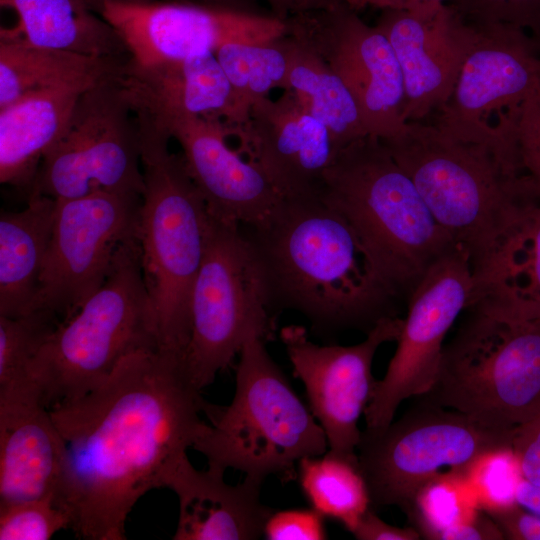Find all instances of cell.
<instances>
[{
    "label": "cell",
    "instance_id": "40",
    "mask_svg": "<svg viewBox=\"0 0 540 540\" xmlns=\"http://www.w3.org/2000/svg\"><path fill=\"white\" fill-rule=\"evenodd\" d=\"M487 514L497 524L504 539L540 540V516L518 503Z\"/></svg>",
    "mask_w": 540,
    "mask_h": 540
},
{
    "label": "cell",
    "instance_id": "37",
    "mask_svg": "<svg viewBox=\"0 0 540 540\" xmlns=\"http://www.w3.org/2000/svg\"><path fill=\"white\" fill-rule=\"evenodd\" d=\"M514 143L520 163L540 195V82L518 112Z\"/></svg>",
    "mask_w": 540,
    "mask_h": 540
},
{
    "label": "cell",
    "instance_id": "28",
    "mask_svg": "<svg viewBox=\"0 0 540 540\" xmlns=\"http://www.w3.org/2000/svg\"><path fill=\"white\" fill-rule=\"evenodd\" d=\"M289 38L290 70L284 91L294 92L306 110L328 129L337 152L369 135L359 105L343 80L316 53Z\"/></svg>",
    "mask_w": 540,
    "mask_h": 540
},
{
    "label": "cell",
    "instance_id": "6",
    "mask_svg": "<svg viewBox=\"0 0 540 540\" xmlns=\"http://www.w3.org/2000/svg\"><path fill=\"white\" fill-rule=\"evenodd\" d=\"M144 190L137 224L140 262L159 348L185 354L191 296L207 245L211 214L169 135L141 116Z\"/></svg>",
    "mask_w": 540,
    "mask_h": 540
},
{
    "label": "cell",
    "instance_id": "3",
    "mask_svg": "<svg viewBox=\"0 0 540 540\" xmlns=\"http://www.w3.org/2000/svg\"><path fill=\"white\" fill-rule=\"evenodd\" d=\"M267 281L272 312L292 310L323 338L366 334L398 317L355 232L320 195L285 199L264 225L243 228Z\"/></svg>",
    "mask_w": 540,
    "mask_h": 540
},
{
    "label": "cell",
    "instance_id": "24",
    "mask_svg": "<svg viewBox=\"0 0 540 540\" xmlns=\"http://www.w3.org/2000/svg\"><path fill=\"white\" fill-rule=\"evenodd\" d=\"M16 15L13 27L0 30V40L75 53L115 58L126 51L95 0H0Z\"/></svg>",
    "mask_w": 540,
    "mask_h": 540
},
{
    "label": "cell",
    "instance_id": "23",
    "mask_svg": "<svg viewBox=\"0 0 540 540\" xmlns=\"http://www.w3.org/2000/svg\"><path fill=\"white\" fill-rule=\"evenodd\" d=\"M120 83L135 114H186L222 121L233 112V90L214 52L149 67L125 63Z\"/></svg>",
    "mask_w": 540,
    "mask_h": 540
},
{
    "label": "cell",
    "instance_id": "41",
    "mask_svg": "<svg viewBox=\"0 0 540 540\" xmlns=\"http://www.w3.org/2000/svg\"><path fill=\"white\" fill-rule=\"evenodd\" d=\"M358 540H419L421 535L411 527H397L384 522L371 507L351 531Z\"/></svg>",
    "mask_w": 540,
    "mask_h": 540
},
{
    "label": "cell",
    "instance_id": "12",
    "mask_svg": "<svg viewBox=\"0 0 540 540\" xmlns=\"http://www.w3.org/2000/svg\"><path fill=\"white\" fill-rule=\"evenodd\" d=\"M472 25V44L434 124L460 139L516 151L518 112L540 82V42L513 26Z\"/></svg>",
    "mask_w": 540,
    "mask_h": 540
},
{
    "label": "cell",
    "instance_id": "15",
    "mask_svg": "<svg viewBox=\"0 0 540 540\" xmlns=\"http://www.w3.org/2000/svg\"><path fill=\"white\" fill-rule=\"evenodd\" d=\"M472 292L468 256L456 245L427 271L407 301L408 312L396 351L384 377L377 380L363 414L366 428H385L404 400L430 390L439 370L445 336L470 305Z\"/></svg>",
    "mask_w": 540,
    "mask_h": 540
},
{
    "label": "cell",
    "instance_id": "9",
    "mask_svg": "<svg viewBox=\"0 0 540 540\" xmlns=\"http://www.w3.org/2000/svg\"><path fill=\"white\" fill-rule=\"evenodd\" d=\"M187 371L202 390L231 365L251 335L275 336L266 277L243 227L211 215L207 245L191 296Z\"/></svg>",
    "mask_w": 540,
    "mask_h": 540
},
{
    "label": "cell",
    "instance_id": "25",
    "mask_svg": "<svg viewBox=\"0 0 540 540\" xmlns=\"http://www.w3.org/2000/svg\"><path fill=\"white\" fill-rule=\"evenodd\" d=\"M82 93L37 92L0 109L1 184L30 192L44 155L62 135Z\"/></svg>",
    "mask_w": 540,
    "mask_h": 540
},
{
    "label": "cell",
    "instance_id": "33",
    "mask_svg": "<svg viewBox=\"0 0 540 540\" xmlns=\"http://www.w3.org/2000/svg\"><path fill=\"white\" fill-rule=\"evenodd\" d=\"M464 476L484 512L517 504L516 491L522 476L511 447L483 454L466 469Z\"/></svg>",
    "mask_w": 540,
    "mask_h": 540
},
{
    "label": "cell",
    "instance_id": "17",
    "mask_svg": "<svg viewBox=\"0 0 540 540\" xmlns=\"http://www.w3.org/2000/svg\"><path fill=\"white\" fill-rule=\"evenodd\" d=\"M404 319L381 320L355 345H319L300 325L284 326L280 339L306 390L308 404L327 437L329 451L357 457L361 436L358 421L368 406L377 380L372 363L378 348L397 341Z\"/></svg>",
    "mask_w": 540,
    "mask_h": 540
},
{
    "label": "cell",
    "instance_id": "32",
    "mask_svg": "<svg viewBox=\"0 0 540 540\" xmlns=\"http://www.w3.org/2000/svg\"><path fill=\"white\" fill-rule=\"evenodd\" d=\"M421 538L444 533L473 520L481 509L464 474L446 472L425 483L403 510Z\"/></svg>",
    "mask_w": 540,
    "mask_h": 540
},
{
    "label": "cell",
    "instance_id": "2",
    "mask_svg": "<svg viewBox=\"0 0 540 540\" xmlns=\"http://www.w3.org/2000/svg\"><path fill=\"white\" fill-rule=\"evenodd\" d=\"M438 224L468 256L472 300L505 284L514 244L540 209L516 152L406 122L382 140Z\"/></svg>",
    "mask_w": 540,
    "mask_h": 540
},
{
    "label": "cell",
    "instance_id": "10",
    "mask_svg": "<svg viewBox=\"0 0 540 540\" xmlns=\"http://www.w3.org/2000/svg\"><path fill=\"white\" fill-rule=\"evenodd\" d=\"M512 431L420 400L385 428H365L356 452L371 507L404 510L417 491L439 474H464L483 454L511 447Z\"/></svg>",
    "mask_w": 540,
    "mask_h": 540
},
{
    "label": "cell",
    "instance_id": "43",
    "mask_svg": "<svg viewBox=\"0 0 540 540\" xmlns=\"http://www.w3.org/2000/svg\"><path fill=\"white\" fill-rule=\"evenodd\" d=\"M269 7V12L280 19L298 15L301 13L326 9L338 4L344 3L345 0H263Z\"/></svg>",
    "mask_w": 540,
    "mask_h": 540
},
{
    "label": "cell",
    "instance_id": "29",
    "mask_svg": "<svg viewBox=\"0 0 540 540\" xmlns=\"http://www.w3.org/2000/svg\"><path fill=\"white\" fill-rule=\"evenodd\" d=\"M215 55L233 90V112L228 126L231 131L243 126L252 106L268 97L276 88L286 89L290 70L291 41L278 39L256 42H232L221 45Z\"/></svg>",
    "mask_w": 540,
    "mask_h": 540
},
{
    "label": "cell",
    "instance_id": "26",
    "mask_svg": "<svg viewBox=\"0 0 540 540\" xmlns=\"http://www.w3.org/2000/svg\"><path fill=\"white\" fill-rule=\"evenodd\" d=\"M56 200L28 195L24 209L0 215V316L30 313L46 258Z\"/></svg>",
    "mask_w": 540,
    "mask_h": 540
},
{
    "label": "cell",
    "instance_id": "31",
    "mask_svg": "<svg viewBox=\"0 0 540 540\" xmlns=\"http://www.w3.org/2000/svg\"><path fill=\"white\" fill-rule=\"evenodd\" d=\"M60 321L43 312L0 316V401L38 397L31 376L33 360Z\"/></svg>",
    "mask_w": 540,
    "mask_h": 540
},
{
    "label": "cell",
    "instance_id": "38",
    "mask_svg": "<svg viewBox=\"0 0 540 540\" xmlns=\"http://www.w3.org/2000/svg\"><path fill=\"white\" fill-rule=\"evenodd\" d=\"M325 519L312 507L273 510L263 536L268 540H324L328 538Z\"/></svg>",
    "mask_w": 540,
    "mask_h": 540
},
{
    "label": "cell",
    "instance_id": "4",
    "mask_svg": "<svg viewBox=\"0 0 540 540\" xmlns=\"http://www.w3.org/2000/svg\"><path fill=\"white\" fill-rule=\"evenodd\" d=\"M465 310L433 386L418 398L513 429L540 412V301L499 287Z\"/></svg>",
    "mask_w": 540,
    "mask_h": 540
},
{
    "label": "cell",
    "instance_id": "21",
    "mask_svg": "<svg viewBox=\"0 0 540 540\" xmlns=\"http://www.w3.org/2000/svg\"><path fill=\"white\" fill-rule=\"evenodd\" d=\"M224 473L208 466L197 470L185 456L168 479L179 501L174 540H255L273 509L261 501L263 482L245 477L238 485L224 480Z\"/></svg>",
    "mask_w": 540,
    "mask_h": 540
},
{
    "label": "cell",
    "instance_id": "13",
    "mask_svg": "<svg viewBox=\"0 0 540 540\" xmlns=\"http://www.w3.org/2000/svg\"><path fill=\"white\" fill-rule=\"evenodd\" d=\"M130 55L149 67L214 52L225 43H256L287 33L286 20L249 5L194 1L95 0Z\"/></svg>",
    "mask_w": 540,
    "mask_h": 540
},
{
    "label": "cell",
    "instance_id": "47",
    "mask_svg": "<svg viewBox=\"0 0 540 540\" xmlns=\"http://www.w3.org/2000/svg\"><path fill=\"white\" fill-rule=\"evenodd\" d=\"M123 1H152V0H123Z\"/></svg>",
    "mask_w": 540,
    "mask_h": 540
},
{
    "label": "cell",
    "instance_id": "16",
    "mask_svg": "<svg viewBox=\"0 0 540 540\" xmlns=\"http://www.w3.org/2000/svg\"><path fill=\"white\" fill-rule=\"evenodd\" d=\"M287 35L321 57L356 99L369 135L393 137L405 125L402 73L386 36L346 2L286 19Z\"/></svg>",
    "mask_w": 540,
    "mask_h": 540
},
{
    "label": "cell",
    "instance_id": "35",
    "mask_svg": "<svg viewBox=\"0 0 540 540\" xmlns=\"http://www.w3.org/2000/svg\"><path fill=\"white\" fill-rule=\"evenodd\" d=\"M474 25L504 24L520 28L540 42V0H447Z\"/></svg>",
    "mask_w": 540,
    "mask_h": 540
},
{
    "label": "cell",
    "instance_id": "18",
    "mask_svg": "<svg viewBox=\"0 0 540 540\" xmlns=\"http://www.w3.org/2000/svg\"><path fill=\"white\" fill-rule=\"evenodd\" d=\"M144 117L174 138L185 167L215 218L244 228L268 222L285 198L261 169L229 146L222 121L186 114Z\"/></svg>",
    "mask_w": 540,
    "mask_h": 540
},
{
    "label": "cell",
    "instance_id": "14",
    "mask_svg": "<svg viewBox=\"0 0 540 540\" xmlns=\"http://www.w3.org/2000/svg\"><path fill=\"white\" fill-rule=\"evenodd\" d=\"M141 196L97 192L56 200L50 242L30 313L71 317L107 278L136 234ZM29 313V314H30Z\"/></svg>",
    "mask_w": 540,
    "mask_h": 540
},
{
    "label": "cell",
    "instance_id": "44",
    "mask_svg": "<svg viewBox=\"0 0 540 540\" xmlns=\"http://www.w3.org/2000/svg\"><path fill=\"white\" fill-rule=\"evenodd\" d=\"M516 501L526 510L540 516V486L522 478L517 487Z\"/></svg>",
    "mask_w": 540,
    "mask_h": 540
},
{
    "label": "cell",
    "instance_id": "45",
    "mask_svg": "<svg viewBox=\"0 0 540 540\" xmlns=\"http://www.w3.org/2000/svg\"><path fill=\"white\" fill-rule=\"evenodd\" d=\"M345 2L357 12L367 7L380 10H415L418 6V0H345Z\"/></svg>",
    "mask_w": 540,
    "mask_h": 540
},
{
    "label": "cell",
    "instance_id": "19",
    "mask_svg": "<svg viewBox=\"0 0 540 540\" xmlns=\"http://www.w3.org/2000/svg\"><path fill=\"white\" fill-rule=\"evenodd\" d=\"M375 26L386 36L404 83V121H422L448 100L475 29L448 3L425 10L384 9Z\"/></svg>",
    "mask_w": 540,
    "mask_h": 540
},
{
    "label": "cell",
    "instance_id": "7",
    "mask_svg": "<svg viewBox=\"0 0 540 540\" xmlns=\"http://www.w3.org/2000/svg\"><path fill=\"white\" fill-rule=\"evenodd\" d=\"M265 340L251 335L239 352L231 403L205 402L203 427L193 449L208 466L239 470L264 482L297 478L301 459L329 449L324 430L269 355Z\"/></svg>",
    "mask_w": 540,
    "mask_h": 540
},
{
    "label": "cell",
    "instance_id": "5",
    "mask_svg": "<svg viewBox=\"0 0 540 540\" xmlns=\"http://www.w3.org/2000/svg\"><path fill=\"white\" fill-rule=\"evenodd\" d=\"M319 195L349 223L377 279L397 301H408L427 271L456 246L376 136L337 152Z\"/></svg>",
    "mask_w": 540,
    "mask_h": 540
},
{
    "label": "cell",
    "instance_id": "8",
    "mask_svg": "<svg viewBox=\"0 0 540 540\" xmlns=\"http://www.w3.org/2000/svg\"><path fill=\"white\" fill-rule=\"evenodd\" d=\"M159 348L137 235L118 250L107 278L40 346L31 376L42 404L78 399L127 356Z\"/></svg>",
    "mask_w": 540,
    "mask_h": 540
},
{
    "label": "cell",
    "instance_id": "39",
    "mask_svg": "<svg viewBox=\"0 0 540 540\" xmlns=\"http://www.w3.org/2000/svg\"><path fill=\"white\" fill-rule=\"evenodd\" d=\"M511 449L522 478L540 486V412L513 428Z\"/></svg>",
    "mask_w": 540,
    "mask_h": 540
},
{
    "label": "cell",
    "instance_id": "46",
    "mask_svg": "<svg viewBox=\"0 0 540 540\" xmlns=\"http://www.w3.org/2000/svg\"><path fill=\"white\" fill-rule=\"evenodd\" d=\"M176 1H194L212 4H227V5H249L248 0H176Z\"/></svg>",
    "mask_w": 540,
    "mask_h": 540
},
{
    "label": "cell",
    "instance_id": "36",
    "mask_svg": "<svg viewBox=\"0 0 540 540\" xmlns=\"http://www.w3.org/2000/svg\"><path fill=\"white\" fill-rule=\"evenodd\" d=\"M506 286L521 296L540 301V209L514 244Z\"/></svg>",
    "mask_w": 540,
    "mask_h": 540
},
{
    "label": "cell",
    "instance_id": "1",
    "mask_svg": "<svg viewBox=\"0 0 540 540\" xmlns=\"http://www.w3.org/2000/svg\"><path fill=\"white\" fill-rule=\"evenodd\" d=\"M185 354L137 351L96 389L50 408L64 441L55 496L85 540H124L126 519L193 448L205 400Z\"/></svg>",
    "mask_w": 540,
    "mask_h": 540
},
{
    "label": "cell",
    "instance_id": "42",
    "mask_svg": "<svg viewBox=\"0 0 540 540\" xmlns=\"http://www.w3.org/2000/svg\"><path fill=\"white\" fill-rule=\"evenodd\" d=\"M499 527L483 510L468 523L455 527L443 534L441 540H502Z\"/></svg>",
    "mask_w": 540,
    "mask_h": 540
},
{
    "label": "cell",
    "instance_id": "11",
    "mask_svg": "<svg viewBox=\"0 0 540 540\" xmlns=\"http://www.w3.org/2000/svg\"><path fill=\"white\" fill-rule=\"evenodd\" d=\"M120 74L80 95L62 135L44 155L29 194L55 200L97 192L142 196L139 127Z\"/></svg>",
    "mask_w": 540,
    "mask_h": 540
},
{
    "label": "cell",
    "instance_id": "27",
    "mask_svg": "<svg viewBox=\"0 0 540 540\" xmlns=\"http://www.w3.org/2000/svg\"><path fill=\"white\" fill-rule=\"evenodd\" d=\"M123 65L115 58L0 40V109L37 92H84L118 76Z\"/></svg>",
    "mask_w": 540,
    "mask_h": 540
},
{
    "label": "cell",
    "instance_id": "30",
    "mask_svg": "<svg viewBox=\"0 0 540 540\" xmlns=\"http://www.w3.org/2000/svg\"><path fill=\"white\" fill-rule=\"evenodd\" d=\"M297 478L310 507L335 520L349 532L371 508L366 482L357 457L327 451L299 461Z\"/></svg>",
    "mask_w": 540,
    "mask_h": 540
},
{
    "label": "cell",
    "instance_id": "20",
    "mask_svg": "<svg viewBox=\"0 0 540 540\" xmlns=\"http://www.w3.org/2000/svg\"><path fill=\"white\" fill-rule=\"evenodd\" d=\"M237 150L256 164L285 199L320 194L337 150L328 129L292 91L251 108L247 122L231 131Z\"/></svg>",
    "mask_w": 540,
    "mask_h": 540
},
{
    "label": "cell",
    "instance_id": "22",
    "mask_svg": "<svg viewBox=\"0 0 540 540\" xmlns=\"http://www.w3.org/2000/svg\"><path fill=\"white\" fill-rule=\"evenodd\" d=\"M64 441L39 398L0 401V506L54 497Z\"/></svg>",
    "mask_w": 540,
    "mask_h": 540
},
{
    "label": "cell",
    "instance_id": "34",
    "mask_svg": "<svg viewBox=\"0 0 540 540\" xmlns=\"http://www.w3.org/2000/svg\"><path fill=\"white\" fill-rule=\"evenodd\" d=\"M63 529L71 519L54 497L0 506V540H48Z\"/></svg>",
    "mask_w": 540,
    "mask_h": 540
}]
</instances>
